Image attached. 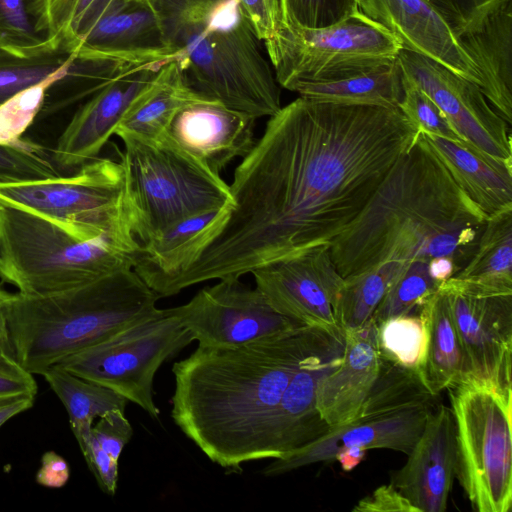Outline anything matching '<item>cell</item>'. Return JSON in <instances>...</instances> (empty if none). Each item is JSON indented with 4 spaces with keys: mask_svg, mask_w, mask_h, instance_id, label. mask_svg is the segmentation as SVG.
I'll list each match as a JSON object with an SVG mask.
<instances>
[{
    "mask_svg": "<svg viewBox=\"0 0 512 512\" xmlns=\"http://www.w3.org/2000/svg\"><path fill=\"white\" fill-rule=\"evenodd\" d=\"M418 134L399 108L301 96L281 107L235 169L227 222L171 291L330 246Z\"/></svg>",
    "mask_w": 512,
    "mask_h": 512,
    "instance_id": "6da1fadb",
    "label": "cell"
},
{
    "mask_svg": "<svg viewBox=\"0 0 512 512\" xmlns=\"http://www.w3.org/2000/svg\"><path fill=\"white\" fill-rule=\"evenodd\" d=\"M344 333L301 326L238 347L198 346L175 362L171 417L220 467L270 459L281 398L295 373Z\"/></svg>",
    "mask_w": 512,
    "mask_h": 512,
    "instance_id": "7a4b0ae2",
    "label": "cell"
},
{
    "mask_svg": "<svg viewBox=\"0 0 512 512\" xmlns=\"http://www.w3.org/2000/svg\"><path fill=\"white\" fill-rule=\"evenodd\" d=\"M488 215L455 182L419 132L359 215L331 242L345 279L388 261L447 257L460 270Z\"/></svg>",
    "mask_w": 512,
    "mask_h": 512,
    "instance_id": "3957f363",
    "label": "cell"
},
{
    "mask_svg": "<svg viewBox=\"0 0 512 512\" xmlns=\"http://www.w3.org/2000/svg\"><path fill=\"white\" fill-rule=\"evenodd\" d=\"M188 85L207 100L271 117L280 89L261 40L236 0H152Z\"/></svg>",
    "mask_w": 512,
    "mask_h": 512,
    "instance_id": "277c9868",
    "label": "cell"
},
{
    "mask_svg": "<svg viewBox=\"0 0 512 512\" xmlns=\"http://www.w3.org/2000/svg\"><path fill=\"white\" fill-rule=\"evenodd\" d=\"M159 298L133 269L58 293L12 294L6 323L13 357L42 375L68 356L161 316Z\"/></svg>",
    "mask_w": 512,
    "mask_h": 512,
    "instance_id": "5b68a950",
    "label": "cell"
},
{
    "mask_svg": "<svg viewBox=\"0 0 512 512\" xmlns=\"http://www.w3.org/2000/svg\"><path fill=\"white\" fill-rule=\"evenodd\" d=\"M139 244L83 240L56 222L0 199V278L24 295L73 289L133 269Z\"/></svg>",
    "mask_w": 512,
    "mask_h": 512,
    "instance_id": "8992f818",
    "label": "cell"
},
{
    "mask_svg": "<svg viewBox=\"0 0 512 512\" xmlns=\"http://www.w3.org/2000/svg\"><path fill=\"white\" fill-rule=\"evenodd\" d=\"M117 136L125 147L120 161L129 224L139 244L187 218L233 206L220 175L170 140Z\"/></svg>",
    "mask_w": 512,
    "mask_h": 512,
    "instance_id": "52a82bcc",
    "label": "cell"
},
{
    "mask_svg": "<svg viewBox=\"0 0 512 512\" xmlns=\"http://www.w3.org/2000/svg\"><path fill=\"white\" fill-rule=\"evenodd\" d=\"M449 390L456 425L458 481L478 512L512 504V393L468 379Z\"/></svg>",
    "mask_w": 512,
    "mask_h": 512,
    "instance_id": "ba28073f",
    "label": "cell"
},
{
    "mask_svg": "<svg viewBox=\"0 0 512 512\" xmlns=\"http://www.w3.org/2000/svg\"><path fill=\"white\" fill-rule=\"evenodd\" d=\"M0 199L40 214L83 240L139 244L129 224L120 160L97 157L70 176L0 184Z\"/></svg>",
    "mask_w": 512,
    "mask_h": 512,
    "instance_id": "9c48e42d",
    "label": "cell"
},
{
    "mask_svg": "<svg viewBox=\"0 0 512 512\" xmlns=\"http://www.w3.org/2000/svg\"><path fill=\"white\" fill-rule=\"evenodd\" d=\"M279 85L324 80L349 70L395 58L402 45L387 29L360 11L325 28L283 22L264 44Z\"/></svg>",
    "mask_w": 512,
    "mask_h": 512,
    "instance_id": "30bf717a",
    "label": "cell"
},
{
    "mask_svg": "<svg viewBox=\"0 0 512 512\" xmlns=\"http://www.w3.org/2000/svg\"><path fill=\"white\" fill-rule=\"evenodd\" d=\"M191 342L189 332L167 308L161 316L126 328L57 365L117 392L157 419L160 410L153 398L156 372Z\"/></svg>",
    "mask_w": 512,
    "mask_h": 512,
    "instance_id": "8fae6325",
    "label": "cell"
},
{
    "mask_svg": "<svg viewBox=\"0 0 512 512\" xmlns=\"http://www.w3.org/2000/svg\"><path fill=\"white\" fill-rule=\"evenodd\" d=\"M438 288L447 296L469 378L512 393V293L455 276Z\"/></svg>",
    "mask_w": 512,
    "mask_h": 512,
    "instance_id": "7c38bea8",
    "label": "cell"
},
{
    "mask_svg": "<svg viewBox=\"0 0 512 512\" xmlns=\"http://www.w3.org/2000/svg\"><path fill=\"white\" fill-rule=\"evenodd\" d=\"M168 309L202 347H238L303 326L274 310L240 278L219 280L186 304Z\"/></svg>",
    "mask_w": 512,
    "mask_h": 512,
    "instance_id": "4fadbf2b",
    "label": "cell"
},
{
    "mask_svg": "<svg viewBox=\"0 0 512 512\" xmlns=\"http://www.w3.org/2000/svg\"><path fill=\"white\" fill-rule=\"evenodd\" d=\"M397 60L402 77L435 102L465 143L512 163L509 124L495 111L477 84L406 49L399 51Z\"/></svg>",
    "mask_w": 512,
    "mask_h": 512,
    "instance_id": "5bb4252c",
    "label": "cell"
},
{
    "mask_svg": "<svg viewBox=\"0 0 512 512\" xmlns=\"http://www.w3.org/2000/svg\"><path fill=\"white\" fill-rule=\"evenodd\" d=\"M252 275L255 287L278 313L303 326L344 333L337 319L344 278L334 265L329 246L270 262Z\"/></svg>",
    "mask_w": 512,
    "mask_h": 512,
    "instance_id": "9a60e30c",
    "label": "cell"
},
{
    "mask_svg": "<svg viewBox=\"0 0 512 512\" xmlns=\"http://www.w3.org/2000/svg\"><path fill=\"white\" fill-rule=\"evenodd\" d=\"M72 53L145 68H160L176 59L152 0L115 2L84 31Z\"/></svg>",
    "mask_w": 512,
    "mask_h": 512,
    "instance_id": "2e32d148",
    "label": "cell"
},
{
    "mask_svg": "<svg viewBox=\"0 0 512 512\" xmlns=\"http://www.w3.org/2000/svg\"><path fill=\"white\" fill-rule=\"evenodd\" d=\"M430 410V402H422L391 410L359 413L351 422L329 429L289 456L274 459L262 473L269 477L278 476L317 462L331 461L339 450L348 447L366 450L385 448L408 455Z\"/></svg>",
    "mask_w": 512,
    "mask_h": 512,
    "instance_id": "e0dca14e",
    "label": "cell"
},
{
    "mask_svg": "<svg viewBox=\"0 0 512 512\" xmlns=\"http://www.w3.org/2000/svg\"><path fill=\"white\" fill-rule=\"evenodd\" d=\"M359 11L406 49L480 86L477 68L445 18L427 0H357Z\"/></svg>",
    "mask_w": 512,
    "mask_h": 512,
    "instance_id": "ac0fdd59",
    "label": "cell"
},
{
    "mask_svg": "<svg viewBox=\"0 0 512 512\" xmlns=\"http://www.w3.org/2000/svg\"><path fill=\"white\" fill-rule=\"evenodd\" d=\"M457 437L451 408L427 415L423 430L391 484L419 512H444L456 473Z\"/></svg>",
    "mask_w": 512,
    "mask_h": 512,
    "instance_id": "d6986e66",
    "label": "cell"
},
{
    "mask_svg": "<svg viewBox=\"0 0 512 512\" xmlns=\"http://www.w3.org/2000/svg\"><path fill=\"white\" fill-rule=\"evenodd\" d=\"M160 68L122 74L99 89L74 114L52 155L61 169H78L97 158L135 97Z\"/></svg>",
    "mask_w": 512,
    "mask_h": 512,
    "instance_id": "ffe728a7",
    "label": "cell"
},
{
    "mask_svg": "<svg viewBox=\"0 0 512 512\" xmlns=\"http://www.w3.org/2000/svg\"><path fill=\"white\" fill-rule=\"evenodd\" d=\"M254 122L246 113L200 100L181 108L163 137L219 174L233 159L250 152L256 142Z\"/></svg>",
    "mask_w": 512,
    "mask_h": 512,
    "instance_id": "44dd1931",
    "label": "cell"
},
{
    "mask_svg": "<svg viewBox=\"0 0 512 512\" xmlns=\"http://www.w3.org/2000/svg\"><path fill=\"white\" fill-rule=\"evenodd\" d=\"M380 371L374 319L358 328L344 330L341 362L321 379L317 388V409L330 429L357 417Z\"/></svg>",
    "mask_w": 512,
    "mask_h": 512,
    "instance_id": "7402d4cb",
    "label": "cell"
},
{
    "mask_svg": "<svg viewBox=\"0 0 512 512\" xmlns=\"http://www.w3.org/2000/svg\"><path fill=\"white\" fill-rule=\"evenodd\" d=\"M344 337L309 358L290 380L279 403L270 438V459H283L330 429L317 409L321 379L336 368Z\"/></svg>",
    "mask_w": 512,
    "mask_h": 512,
    "instance_id": "603a6c76",
    "label": "cell"
},
{
    "mask_svg": "<svg viewBox=\"0 0 512 512\" xmlns=\"http://www.w3.org/2000/svg\"><path fill=\"white\" fill-rule=\"evenodd\" d=\"M231 209L228 206L187 218L139 244L133 270L159 296L165 285L189 267L217 237Z\"/></svg>",
    "mask_w": 512,
    "mask_h": 512,
    "instance_id": "cb8c5ba5",
    "label": "cell"
},
{
    "mask_svg": "<svg viewBox=\"0 0 512 512\" xmlns=\"http://www.w3.org/2000/svg\"><path fill=\"white\" fill-rule=\"evenodd\" d=\"M458 40L474 62L482 93L512 123V0L503 3L473 32Z\"/></svg>",
    "mask_w": 512,
    "mask_h": 512,
    "instance_id": "d4e9b609",
    "label": "cell"
},
{
    "mask_svg": "<svg viewBox=\"0 0 512 512\" xmlns=\"http://www.w3.org/2000/svg\"><path fill=\"white\" fill-rule=\"evenodd\" d=\"M422 135L455 182L488 216L512 208L511 162L467 143Z\"/></svg>",
    "mask_w": 512,
    "mask_h": 512,
    "instance_id": "484cf974",
    "label": "cell"
},
{
    "mask_svg": "<svg viewBox=\"0 0 512 512\" xmlns=\"http://www.w3.org/2000/svg\"><path fill=\"white\" fill-rule=\"evenodd\" d=\"M289 90L321 102L398 108L402 73L396 56L330 79L296 82Z\"/></svg>",
    "mask_w": 512,
    "mask_h": 512,
    "instance_id": "4316f807",
    "label": "cell"
},
{
    "mask_svg": "<svg viewBox=\"0 0 512 512\" xmlns=\"http://www.w3.org/2000/svg\"><path fill=\"white\" fill-rule=\"evenodd\" d=\"M207 100L187 83L178 62L164 64L135 97L115 130L149 140L161 139L176 113L184 106Z\"/></svg>",
    "mask_w": 512,
    "mask_h": 512,
    "instance_id": "83f0119b",
    "label": "cell"
},
{
    "mask_svg": "<svg viewBox=\"0 0 512 512\" xmlns=\"http://www.w3.org/2000/svg\"><path fill=\"white\" fill-rule=\"evenodd\" d=\"M109 69L107 61L78 58L65 47L35 57H19L0 49V106L46 81L100 77Z\"/></svg>",
    "mask_w": 512,
    "mask_h": 512,
    "instance_id": "f1b7e54d",
    "label": "cell"
},
{
    "mask_svg": "<svg viewBox=\"0 0 512 512\" xmlns=\"http://www.w3.org/2000/svg\"><path fill=\"white\" fill-rule=\"evenodd\" d=\"M421 309L429 329L424 381L429 392L436 396L470 378L446 294L438 288Z\"/></svg>",
    "mask_w": 512,
    "mask_h": 512,
    "instance_id": "f546056e",
    "label": "cell"
},
{
    "mask_svg": "<svg viewBox=\"0 0 512 512\" xmlns=\"http://www.w3.org/2000/svg\"><path fill=\"white\" fill-rule=\"evenodd\" d=\"M454 276L512 293V208L488 216L474 252Z\"/></svg>",
    "mask_w": 512,
    "mask_h": 512,
    "instance_id": "4dcf8cb0",
    "label": "cell"
},
{
    "mask_svg": "<svg viewBox=\"0 0 512 512\" xmlns=\"http://www.w3.org/2000/svg\"><path fill=\"white\" fill-rule=\"evenodd\" d=\"M42 376L66 408L78 445L89 437L96 418L114 409L125 412L128 403L125 397L59 365L50 367Z\"/></svg>",
    "mask_w": 512,
    "mask_h": 512,
    "instance_id": "1f68e13d",
    "label": "cell"
},
{
    "mask_svg": "<svg viewBox=\"0 0 512 512\" xmlns=\"http://www.w3.org/2000/svg\"><path fill=\"white\" fill-rule=\"evenodd\" d=\"M377 342L384 361L414 374L425 385L429 329L421 308L418 314L397 315L377 323Z\"/></svg>",
    "mask_w": 512,
    "mask_h": 512,
    "instance_id": "d6a6232c",
    "label": "cell"
},
{
    "mask_svg": "<svg viewBox=\"0 0 512 512\" xmlns=\"http://www.w3.org/2000/svg\"><path fill=\"white\" fill-rule=\"evenodd\" d=\"M0 49L19 57L59 49L48 33L42 0H0Z\"/></svg>",
    "mask_w": 512,
    "mask_h": 512,
    "instance_id": "836d02e7",
    "label": "cell"
},
{
    "mask_svg": "<svg viewBox=\"0 0 512 512\" xmlns=\"http://www.w3.org/2000/svg\"><path fill=\"white\" fill-rule=\"evenodd\" d=\"M407 262L388 261L344 279L337 304V319L343 331L365 324L404 269Z\"/></svg>",
    "mask_w": 512,
    "mask_h": 512,
    "instance_id": "e575fe53",
    "label": "cell"
},
{
    "mask_svg": "<svg viewBox=\"0 0 512 512\" xmlns=\"http://www.w3.org/2000/svg\"><path fill=\"white\" fill-rule=\"evenodd\" d=\"M119 0H45V22L56 48L72 52L79 37Z\"/></svg>",
    "mask_w": 512,
    "mask_h": 512,
    "instance_id": "d590c367",
    "label": "cell"
},
{
    "mask_svg": "<svg viewBox=\"0 0 512 512\" xmlns=\"http://www.w3.org/2000/svg\"><path fill=\"white\" fill-rule=\"evenodd\" d=\"M439 284L428 272V262L409 261L375 309L372 318L379 323L387 318L411 313L437 291Z\"/></svg>",
    "mask_w": 512,
    "mask_h": 512,
    "instance_id": "8d00e7d4",
    "label": "cell"
},
{
    "mask_svg": "<svg viewBox=\"0 0 512 512\" xmlns=\"http://www.w3.org/2000/svg\"><path fill=\"white\" fill-rule=\"evenodd\" d=\"M63 176L52 151L29 139L0 144V184Z\"/></svg>",
    "mask_w": 512,
    "mask_h": 512,
    "instance_id": "74e56055",
    "label": "cell"
},
{
    "mask_svg": "<svg viewBox=\"0 0 512 512\" xmlns=\"http://www.w3.org/2000/svg\"><path fill=\"white\" fill-rule=\"evenodd\" d=\"M403 94L398 108L418 132L465 143L452 129L435 102L420 88L402 77Z\"/></svg>",
    "mask_w": 512,
    "mask_h": 512,
    "instance_id": "f35d334b",
    "label": "cell"
},
{
    "mask_svg": "<svg viewBox=\"0 0 512 512\" xmlns=\"http://www.w3.org/2000/svg\"><path fill=\"white\" fill-rule=\"evenodd\" d=\"M283 22L305 28L336 25L359 11L357 0H280Z\"/></svg>",
    "mask_w": 512,
    "mask_h": 512,
    "instance_id": "ab89813d",
    "label": "cell"
},
{
    "mask_svg": "<svg viewBox=\"0 0 512 512\" xmlns=\"http://www.w3.org/2000/svg\"><path fill=\"white\" fill-rule=\"evenodd\" d=\"M59 82L51 80L36 85L0 106V144L21 138L22 132L39 115L47 89Z\"/></svg>",
    "mask_w": 512,
    "mask_h": 512,
    "instance_id": "60d3db41",
    "label": "cell"
},
{
    "mask_svg": "<svg viewBox=\"0 0 512 512\" xmlns=\"http://www.w3.org/2000/svg\"><path fill=\"white\" fill-rule=\"evenodd\" d=\"M445 18L457 37L475 31L508 0H427Z\"/></svg>",
    "mask_w": 512,
    "mask_h": 512,
    "instance_id": "b9f144b4",
    "label": "cell"
},
{
    "mask_svg": "<svg viewBox=\"0 0 512 512\" xmlns=\"http://www.w3.org/2000/svg\"><path fill=\"white\" fill-rule=\"evenodd\" d=\"M91 435L109 456L119 461L122 450L132 438L133 428L124 411L114 409L99 417L91 428Z\"/></svg>",
    "mask_w": 512,
    "mask_h": 512,
    "instance_id": "7bdbcfd3",
    "label": "cell"
},
{
    "mask_svg": "<svg viewBox=\"0 0 512 512\" xmlns=\"http://www.w3.org/2000/svg\"><path fill=\"white\" fill-rule=\"evenodd\" d=\"M263 45L280 30L283 19L280 0H236Z\"/></svg>",
    "mask_w": 512,
    "mask_h": 512,
    "instance_id": "ee69618b",
    "label": "cell"
},
{
    "mask_svg": "<svg viewBox=\"0 0 512 512\" xmlns=\"http://www.w3.org/2000/svg\"><path fill=\"white\" fill-rule=\"evenodd\" d=\"M79 447L100 489L113 496L117 489L118 461L98 445L91 433Z\"/></svg>",
    "mask_w": 512,
    "mask_h": 512,
    "instance_id": "f6af8a7d",
    "label": "cell"
},
{
    "mask_svg": "<svg viewBox=\"0 0 512 512\" xmlns=\"http://www.w3.org/2000/svg\"><path fill=\"white\" fill-rule=\"evenodd\" d=\"M37 394L33 374L26 371L12 355H0V397Z\"/></svg>",
    "mask_w": 512,
    "mask_h": 512,
    "instance_id": "bcb514c9",
    "label": "cell"
},
{
    "mask_svg": "<svg viewBox=\"0 0 512 512\" xmlns=\"http://www.w3.org/2000/svg\"><path fill=\"white\" fill-rule=\"evenodd\" d=\"M353 512H419L391 483L376 488L362 498Z\"/></svg>",
    "mask_w": 512,
    "mask_h": 512,
    "instance_id": "7dc6e473",
    "label": "cell"
},
{
    "mask_svg": "<svg viewBox=\"0 0 512 512\" xmlns=\"http://www.w3.org/2000/svg\"><path fill=\"white\" fill-rule=\"evenodd\" d=\"M70 477L67 461L54 451L42 455L41 466L36 473V482L47 488H61Z\"/></svg>",
    "mask_w": 512,
    "mask_h": 512,
    "instance_id": "c3c4849f",
    "label": "cell"
},
{
    "mask_svg": "<svg viewBox=\"0 0 512 512\" xmlns=\"http://www.w3.org/2000/svg\"><path fill=\"white\" fill-rule=\"evenodd\" d=\"M35 396L28 394L0 398V428L14 416L32 408Z\"/></svg>",
    "mask_w": 512,
    "mask_h": 512,
    "instance_id": "681fc988",
    "label": "cell"
},
{
    "mask_svg": "<svg viewBox=\"0 0 512 512\" xmlns=\"http://www.w3.org/2000/svg\"><path fill=\"white\" fill-rule=\"evenodd\" d=\"M459 271L453 260L447 257H438L428 262V272L439 285L453 277Z\"/></svg>",
    "mask_w": 512,
    "mask_h": 512,
    "instance_id": "f907efd6",
    "label": "cell"
},
{
    "mask_svg": "<svg viewBox=\"0 0 512 512\" xmlns=\"http://www.w3.org/2000/svg\"><path fill=\"white\" fill-rule=\"evenodd\" d=\"M11 295L12 293L0 286V355L13 356L6 323V306Z\"/></svg>",
    "mask_w": 512,
    "mask_h": 512,
    "instance_id": "816d5d0a",
    "label": "cell"
},
{
    "mask_svg": "<svg viewBox=\"0 0 512 512\" xmlns=\"http://www.w3.org/2000/svg\"><path fill=\"white\" fill-rule=\"evenodd\" d=\"M366 449L361 447H348L339 450L334 460H337L342 469L346 472L353 470L362 462L365 457Z\"/></svg>",
    "mask_w": 512,
    "mask_h": 512,
    "instance_id": "f5cc1de1",
    "label": "cell"
},
{
    "mask_svg": "<svg viewBox=\"0 0 512 512\" xmlns=\"http://www.w3.org/2000/svg\"><path fill=\"white\" fill-rule=\"evenodd\" d=\"M45 3V0H42Z\"/></svg>",
    "mask_w": 512,
    "mask_h": 512,
    "instance_id": "db71d44e",
    "label": "cell"
}]
</instances>
